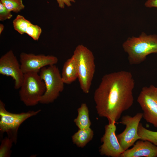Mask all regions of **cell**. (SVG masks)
Wrapping results in <instances>:
<instances>
[{
	"label": "cell",
	"mask_w": 157,
	"mask_h": 157,
	"mask_svg": "<svg viewBox=\"0 0 157 157\" xmlns=\"http://www.w3.org/2000/svg\"><path fill=\"white\" fill-rule=\"evenodd\" d=\"M135 81L131 72L120 71L106 74L95 90L94 99L98 115L115 122L133 105Z\"/></svg>",
	"instance_id": "cell-1"
},
{
	"label": "cell",
	"mask_w": 157,
	"mask_h": 157,
	"mask_svg": "<svg viewBox=\"0 0 157 157\" xmlns=\"http://www.w3.org/2000/svg\"><path fill=\"white\" fill-rule=\"evenodd\" d=\"M122 46L128 55L129 64L138 65L144 61L149 55L157 53V35L143 32L139 37L128 38Z\"/></svg>",
	"instance_id": "cell-2"
},
{
	"label": "cell",
	"mask_w": 157,
	"mask_h": 157,
	"mask_svg": "<svg viewBox=\"0 0 157 157\" xmlns=\"http://www.w3.org/2000/svg\"><path fill=\"white\" fill-rule=\"evenodd\" d=\"M76 61L78 79L82 91L89 93L95 72L94 57L92 52L86 47L79 45L72 55Z\"/></svg>",
	"instance_id": "cell-3"
},
{
	"label": "cell",
	"mask_w": 157,
	"mask_h": 157,
	"mask_svg": "<svg viewBox=\"0 0 157 157\" xmlns=\"http://www.w3.org/2000/svg\"><path fill=\"white\" fill-rule=\"evenodd\" d=\"M38 73L24 74L19 95L21 101L26 106H34L40 103L45 91L44 83Z\"/></svg>",
	"instance_id": "cell-4"
},
{
	"label": "cell",
	"mask_w": 157,
	"mask_h": 157,
	"mask_svg": "<svg viewBox=\"0 0 157 157\" xmlns=\"http://www.w3.org/2000/svg\"><path fill=\"white\" fill-rule=\"evenodd\" d=\"M41 111L39 109L19 113H12L7 110L5 104L0 100V133H6L7 136L15 144L17 141L18 129L21 124L28 118L37 115Z\"/></svg>",
	"instance_id": "cell-5"
},
{
	"label": "cell",
	"mask_w": 157,
	"mask_h": 157,
	"mask_svg": "<svg viewBox=\"0 0 157 157\" xmlns=\"http://www.w3.org/2000/svg\"><path fill=\"white\" fill-rule=\"evenodd\" d=\"M39 72L46 88L40 103L42 104L52 103L58 97L64 89L65 83L61 73L56 65L44 67Z\"/></svg>",
	"instance_id": "cell-6"
},
{
	"label": "cell",
	"mask_w": 157,
	"mask_h": 157,
	"mask_svg": "<svg viewBox=\"0 0 157 157\" xmlns=\"http://www.w3.org/2000/svg\"><path fill=\"white\" fill-rule=\"evenodd\" d=\"M137 101L143 111V118L157 128V86L143 87Z\"/></svg>",
	"instance_id": "cell-7"
},
{
	"label": "cell",
	"mask_w": 157,
	"mask_h": 157,
	"mask_svg": "<svg viewBox=\"0 0 157 157\" xmlns=\"http://www.w3.org/2000/svg\"><path fill=\"white\" fill-rule=\"evenodd\" d=\"M143 118V113H139L133 116L129 115L123 116L119 123L126 127L121 133L116 135L118 141L124 151L133 146L138 140H141L138 133L140 122Z\"/></svg>",
	"instance_id": "cell-8"
},
{
	"label": "cell",
	"mask_w": 157,
	"mask_h": 157,
	"mask_svg": "<svg viewBox=\"0 0 157 157\" xmlns=\"http://www.w3.org/2000/svg\"><path fill=\"white\" fill-rule=\"evenodd\" d=\"M0 74L11 77L14 81V88L19 89L22 84L24 74L16 56L10 50L0 58Z\"/></svg>",
	"instance_id": "cell-9"
},
{
	"label": "cell",
	"mask_w": 157,
	"mask_h": 157,
	"mask_svg": "<svg viewBox=\"0 0 157 157\" xmlns=\"http://www.w3.org/2000/svg\"><path fill=\"white\" fill-rule=\"evenodd\" d=\"M58 61V58L53 55H35L22 53L20 55V62L24 74L32 72H39L42 68L55 65Z\"/></svg>",
	"instance_id": "cell-10"
},
{
	"label": "cell",
	"mask_w": 157,
	"mask_h": 157,
	"mask_svg": "<svg viewBox=\"0 0 157 157\" xmlns=\"http://www.w3.org/2000/svg\"><path fill=\"white\" fill-rule=\"evenodd\" d=\"M115 123H108L105 126V133L101 138L102 144L99 149L101 155L108 157H120L124 151L121 146L115 132Z\"/></svg>",
	"instance_id": "cell-11"
},
{
	"label": "cell",
	"mask_w": 157,
	"mask_h": 157,
	"mask_svg": "<svg viewBox=\"0 0 157 157\" xmlns=\"http://www.w3.org/2000/svg\"><path fill=\"white\" fill-rule=\"evenodd\" d=\"M140 140L132 148L124 151L120 157H157V146L149 141Z\"/></svg>",
	"instance_id": "cell-12"
},
{
	"label": "cell",
	"mask_w": 157,
	"mask_h": 157,
	"mask_svg": "<svg viewBox=\"0 0 157 157\" xmlns=\"http://www.w3.org/2000/svg\"><path fill=\"white\" fill-rule=\"evenodd\" d=\"M61 75L63 81L65 84H70L78 79L76 64L73 56L64 63Z\"/></svg>",
	"instance_id": "cell-13"
},
{
	"label": "cell",
	"mask_w": 157,
	"mask_h": 157,
	"mask_svg": "<svg viewBox=\"0 0 157 157\" xmlns=\"http://www.w3.org/2000/svg\"><path fill=\"white\" fill-rule=\"evenodd\" d=\"M93 131L90 128L79 129L72 137L73 142L78 147L83 148L92 139Z\"/></svg>",
	"instance_id": "cell-14"
},
{
	"label": "cell",
	"mask_w": 157,
	"mask_h": 157,
	"mask_svg": "<svg viewBox=\"0 0 157 157\" xmlns=\"http://www.w3.org/2000/svg\"><path fill=\"white\" fill-rule=\"evenodd\" d=\"M78 115L74 120L78 129L90 128L91 125L88 107L85 103L81 104L77 109Z\"/></svg>",
	"instance_id": "cell-15"
},
{
	"label": "cell",
	"mask_w": 157,
	"mask_h": 157,
	"mask_svg": "<svg viewBox=\"0 0 157 157\" xmlns=\"http://www.w3.org/2000/svg\"><path fill=\"white\" fill-rule=\"evenodd\" d=\"M138 133L141 140L149 141L157 146V131L147 129L140 123L138 127Z\"/></svg>",
	"instance_id": "cell-16"
},
{
	"label": "cell",
	"mask_w": 157,
	"mask_h": 157,
	"mask_svg": "<svg viewBox=\"0 0 157 157\" xmlns=\"http://www.w3.org/2000/svg\"><path fill=\"white\" fill-rule=\"evenodd\" d=\"M13 23L14 29L21 35L26 33L27 28L32 24L23 16L19 15L14 19Z\"/></svg>",
	"instance_id": "cell-17"
},
{
	"label": "cell",
	"mask_w": 157,
	"mask_h": 157,
	"mask_svg": "<svg viewBox=\"0 0 157 157\" xmlns=\"http://www.w3.org/2000/svg\"><path fill=\"white\" fill-rule=\"evenodd\" d=\"M0 2L11 12L17 13L25 8L22 0H1Z\"/></svg>",
	"instance_id": "cell-18"
},
{
	"label": "cell",
	"mask_w": 157,
	"mask_h": 157,
	"mask_svg": "<svg viewBox=\"0 0 157 157\" xmlns=\"http://www.w3.org/2000/svg\"><path fill=\"white\" fill-rule=\"evenodd\" d=\"M13 143V140L7 136L2 140L0 146V157L10 156Z\"/></svg>",
	"instance_id": "cell-19"
},
{
	"label": "cell",
	"mask_w": 157,
	"mask_h": 157,
	"mask_svg": "<svg viewBox=\"0 0 157 157\" xmlns=\"http://www.w3.org/2000/svg\"><path fill=\"white\" fill-rule=\"evenodd\" d=\"M42 32V29L39 26L32 23L27 28L26 33L34 40L37 41L39 39Z\"/></svg>",
	"instance_id": "cell-20"
},
{
	"label": "cell",
	"mask_w": 157,
	"mask_h": 157,
	"mask_svg": "<svg viewBox=\"0 0 157 157\" xmlns=\"http://www.w3.org/2000/svg\"><path fill=\"white\" fill-rule=\"evenodd\" d=\"M13 15L5 6L0 2V20L4 21L11 18Z\"/></svg>",
	"instance_id": "cell-21"
},
{
	"label": "cell",
	"mask_w": 157,
	"mask_h": 157,
	"mask_svg": "<svg viewBox=\"0 0 157 157\" xmlns=\"http://www.w3.org/2000/svg\"><path fill=\"white\" fill-rule=\"evenodd\" d=\"M59 6L61 8H64L65 5L69 7L71 5L72 2H74L75 0H56Z\"/></svg>",
	"instance_id": "cell-22"
},
{
	"label": "cell",
	"mask_w": 157,
	"mask_h": 157,
	"mask_svg": "<svg viewBox=\"0 0 157 157\" xmlns=\"http://www.w3.org/2000/svg\"><path fill=\"white\" fill-rule=\"evenodd\" d=\"M145 6L148 8H157V0H147L145 3Z\"/></svg>",
	"instance_id": "cell-23"
},
{
	"label": "cell",
	"mask_w": 157,
	"mask_h": 157,
	"mask_svg": "<svg viewBox=\"0 0 157 157\" xmlns=\"http://www.w3.org/2000/svg\"><path fill=\"white\" fill-rule=\"evenodd\" d=\"M4 26L2 24H0V34H1L4 30Z\"/></svg>",
	"instance_id": "cell-24"
}]
</instances>
